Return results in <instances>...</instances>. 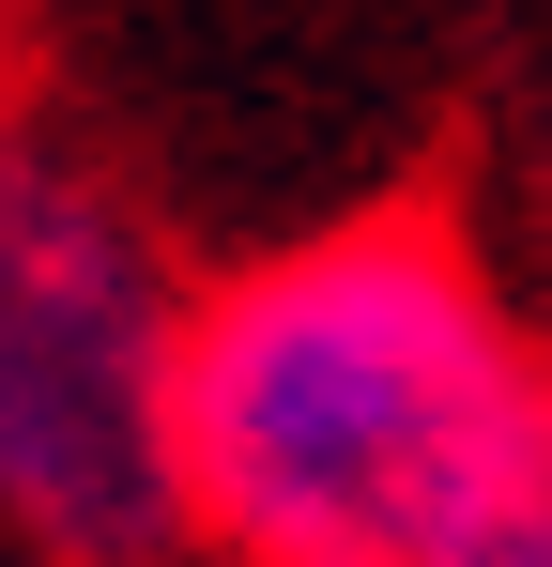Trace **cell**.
Returning a JSON list of instances; mask_svg holds the SVG:
<instances>
[{
	"label": "cell",
	"mask_w": 552,
	"mask_h": 567,
	"mask_svg": "<svg viewBox=\"0 0 552 567\" xmlns=\"http://www.w3.org/2000/svg\"><path fill=\"white\" fill-rule=\"evenodd\" d=\"M0 47H16V0H0Z\"/></svg>",
	"instance_id": "277c9868"
},
{
	"label": "cell",
	"mask_w": 552,
	"mask_h": 567,
	"mask_svg": "<svg viewBox=\"0 0 552 567\" xmlns=\"http://www.w3.org/2000/svg\"><path fill=\"white\" fill-rule=\"evenodd\" d=\"M184 261L123 169L0 93V553L31 567H184L170 475Z\"/></svg>",
	"instance_id": "7a4b0ae2"
},
{
	"label": "cell",
	"mask_w": 552,
	"mask_h": 567,
	"mask_svg": "<svg viewBox=\"0 0 552 567\" xmlns=\"http://www.w3.org/2000/svg\"><path fill=\"white\" fill-rule=\"evenodd\" d=\"M430 567H552V414H538V445L460 506V537H446Z\"/></svg>",
	"instance_id": "3957f363"
},
{
	"label": "cell",
	"mask_w": 552,
	"mask_h": 567,
	"mask_svg": "<svg viewBox=\"0 0 552 567\" xmlns=\"http://www.w3.org/2000/svg\"><path fill=\"white\" fill-rule=\"evenodd\" d=\"M538 414V322L430 199L276 230L231 277H184V567H430Z\"/></svg>",
	"instance_id": "6da1fadb"
}]
</instances>
